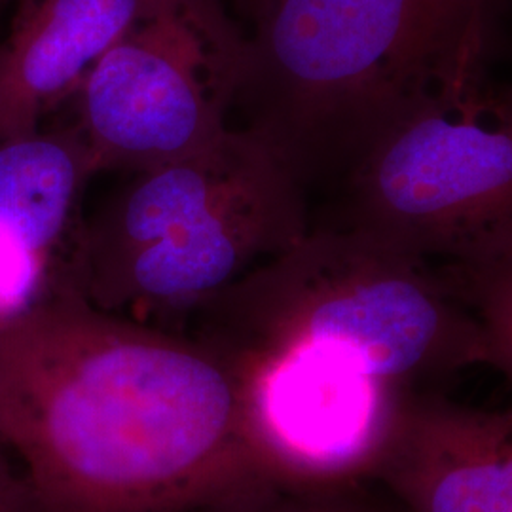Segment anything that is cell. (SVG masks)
I'll list each match as a JSON object with an SVG mask.
<instances>
[{"label": "cell", "instance_id": "cell-1", "mask_svg": "<svg viewBox=\"0 0 512 512\" xmlns=\"http://www.w3.org/2000/svg\"><path fill=\"white\" fill-rule=\"evenodd\" d=\"M0 444L46 512H181L272 482L238 366L67 285L0 317Z\"/></svg>", "mask_w": 512, "mask_h": 512}, {"label": "cell", "instance_id": "cell-2", "mask_svg": "<svg viewBox=\"0 0 512 512\" xmlns=\"http://www.w3.org/2000/svg\"><path fill=\"white\" fill-rule=\"evenodd\" d=\"M503 0H275L247 37L234 110L304 184L488 73Z\"/></svg>", "mask_w": 512, "mask_h": 512}, {"label": "cell", "instance_id": "cell-3", "mask_svg": "<svg viewBox=\"0 0 512 512\" xmlns=\"http://www.w3.org/2000/svg\"><path fill=\"white\" fill-rule=\"evenodd\" d=\"M348 230L440 270L512 260V86L488 73L387 129L344 173Z\"/></svg>", "mask_w": 512, "mask_h": 512}, {"label": "cell", "instance_id": "cell-4", "mask_svg": "<svg viewBox=\"0 0 512 512\" xmlns=\"http://www.w3.org/2000/svg\"><path fill=\"white\" fill-rule=\"evenodd\" d=\"M245 46L219 0H158L74 93L93 173H135L215 143L232 128Z\"/></svg>", "mask_w": 512, "mask_h": 512}, {"label": "cell", "instance_id": "cell-5", "mask_svg": "<svg viewBox=\"0 0 512 512\" xmlns=\"http://www.w3.org/2000/svg\"><path fill=\"white\" fill-rule=\"evenodd\" d=\"M247 435L272 482L334 486L374 476L408 403L397 366L325 334L268 330L239 342Z\"/></svg>", "mask_w": 512, "mask_h": 512}, {"label": "cell", "instance_id": "cell-6", "mask_svg": "<svg viewBox=\"0 0 512 512\" xmlns=\"http://www.w3.org/2000/svg\"><path fill=\"white\" fill-rule=\"evenodd\" d=\"M304 190L291 165L274 154L203 215L74 291L107 311L211 302L310 232Z\"/></svg>", "mask_w": 512, "mask_h": 512}, {"label": "cell", "instance_id": "cell-7", "mask_svg": "<svg viewBox=\"0 0 512 512\" xmlns=\"http://www.w3.org/2000/svg\"><path fill=\"white\" fill-rule=\"evenodd\" d=\"M408 512H512V408L416 395L376 473Z\"/></svg>", "mask_w": 512, "mask_h": 512}, {"label": "cell", "instance_id": "cell-8", "mask_svg": "<svg viewBox=\"0 0 512 512\" xmlns=\"http://www.w3.org/2000/svg\"><path fill=\"white\" fill-rule=\"evenodd\" d=\"M158 0H23L0 48V141L37 131Z\"/></svg>", "mask_w": 512, "mask_h": 512}, {"label": "cell", "instance_id": "cell-9", "mask_svg": "<svg viewBox=\"0 0 512 512\" xmlns=\"http://www.w3.org/2000/svg\"><path fill=\"white\" fill-rule=\"evenodd\" d=\"M90 175L73 126L0 141V236L46 262L69 232Z\"/></svg>", "mask_w": 512, "mask_h": 512}, {"label": "cell", "instance_id": "cell-10", "mask_svg": "<svg viewBox=\"0 0 512 512\" xmlns=\"http://www.w3.org/2000/svg\"><path fill=\"white\" fill-rule=\"evenodd\" d=\"M459 302L475 317L486 365L512 387V260L476 270H439Z\"/></svg>", "mask_w": 512, "mask_h": 512}, {"label": "cell", "instance_id": "cell-11", "mask_svg": "<svg viewBox=\"0 0 512 512\" xmlns=\"http://www.w3.org/2000/svg\"><path fill=\"white\" fill-rule=\"evenodd\" d=\"M19 488L0 456V512H18Z\"/></svg>", "mask_w": 512, "mask_h": 512}, {"label": "cell", "instance_id": "cell-12", "mask_svg": "<svg viewBox=\"0 0 512 512\" xmlns=\"http://www.w3.org/2000/svg\"><path fill=\"white\" fill-rule=\"evenodd\" d=\"M234 2L238 4L241 14L255 23L274 6L275 0H234Z\"/></svg>", "mask_w": 512, "mask_h": 512}, {"label": "cell", "instance_id": "cell-13", "mask_svg": "<svg viewBox=\"0 0 512 512\" xmlns=\"http://www.w3.org/2000/svg\"><path fill=\"white\" fill-rule=\"evenodd\" d=\"M302 512H346V511H302Z\"/></svg>", "mask_w": 512, "mask_h": 512}]
</instances>
